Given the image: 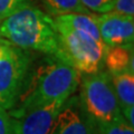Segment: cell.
Wrapping results in <instances>:
<instances>
[{
  "label": "cell",
  "instance_id": "1",
  "mask_svg": "<svg viewBox=\"0 0 134 134\" xmlns=\"http://www.w3.org/2000/svg\"><path fill=\"white\" fill-rule=\"evenodd\" d=\"M82 73L72 65L48 57L37 67L29 70L24 90L10 116L17 119L34 108L56 100H67L79 86Z\"/></svg>",
  "mask_w": 134,
  "mask_h": 134
},
{
  "label": "cell",
  "instance_id": "2",
  "mask_svg": "<svg viewBox=\"0 0 134 134\" xmlns=\"http://www.w3.org/2000/svg\"><path fill=\"white\" fill-rule=\"evenodd\" d=\"M0 38L19 48L35 50L69 64L60 45L54 18L31 5L0 21Z\"/></svg>",
  "mask_w": 134,
  "mask_h": 134
},
{
  "label": "cell",
  "instance_id": "3",
  "mask_svg": "<svg viewBox=\"0 0 134 134\" xmlns=\"http://www.w3.org/2000/svg\"><path fill=\"white\" fill-rule=\"evenodd\" d=\"M79 86V104L94 129L98 131L122 116L108 72L102 69L92 74H82Z\"/></svg>",
  "mask_w": 134,
  "mask_h": 134
},
{
  "label": "cell",
  "instance_id": "4",
  "mask_svg": "<svg viewBox=\"0 0 134 134\" xmlns=\"http://www.w3.org/2000/svg\"><path fill=\"white\" fill-rule=\"evenodd\" d=\"M32 66V54L3 40L0 57V106L10 111L24 90Z\"/></svg>",
  "mask_w": 134,
  "mask_h": 134
},
{
  "label": "cell",
  "instance_id": "5",
  "mask_svg": "<svg viewBox=\"0 0 134 134\" xmlns=\"http://www.w3.org/2000/svg\"><path fill=\"white\" fill-rule=\"evenodd\" d=\"M63 50L69 64L82 74H92L103 69L107 47L102 46L88 35L70 28L54 18Z\"/></svg>",
  "mask_w": 134,
  "mask_h": 134
},
{
  "label": "cell",
  "instance_id": "6",
  "mask_svg": "<svg viewBox=\"0 0 134 134\" xmlns=\"http://www.w3.org/2000/svg\"><path fill=\"white\" fill-rule=\"evenodd\" d=\"M93 17L97 25L102 40L107 47H114V46L133 47V16L111 10L103 14H93Z\"/></svg>",
  "mask_w": 134,
  "mask_h": 134
},
{
  "label": "cell",
  "instance_id": "7",
  "mask_svg": "<svg viewBox=\"0 0 134 134\" xmlns=\"http://www.w3.org/2000/svg\"><path fill=\"white\" fill-rule=\"evenodd\" d=\"M94 126L79 104L78 96H70L64 103L48 134H93Z\"/></svg>",
  "mask_w": 134,
  "mask_h": 134
},
{
  "label": "cell",
  "instance_id": "8",
  "mask_svg": "<svg viewBox=\"0 0 134 134\" xmlns=\"http://www.w3.org/2000/svg\"><path fill=\"white\" fill-rule=\"evenodd\" d=\"M66 100H56L34 108L25 115L12 119L11 134H48L52 124Z\"/></svg>",
  "mask_w": 134,
  "mask_h": 134
},
{
  "label": "cell",
  "instance_id": "9",
  "mask_svg": "<svg viewBox=\"0 0 134 134\" xmlns=\"http://www.w3.org/2000/svg\"><path fill=\"white\" fill-rule=\"evenodd\" d=\"M110 75L121 112L123 113L134 107V72L124 70Z\"/></svg>",
  "mask_w": 134,
  "mask_h": 134
},
{
  "label": "cell",
  "instance_id": "10",
  "mask_svg": "<svg viewBox=\"0 0 134 134\" xmlns=\"http://www.w3.org/2000/svg\"><path fill=\"white\" fill-rule=\"evenodd\" d=\"M93 14L94 12H92V14H76V12H73V14H65V15L56 16L54 18L58 20V21L68 25L70 28L75 29V30L88 35L99 45L106 46L99 35L97 25H96L94 20Z\"/></svg>",
  "mask_w": 134,
  "mask_h": 134
},
{
  "label": "cell",
  "instance_id": "11",
  "mask_svg": "<svg viewBox=\"0 0 134 134\" xmlns=\"http://www.w3.org/2000/svg\"><path fill=\"white\" fill-rule=\"evenodd\" d=\"M104 65H106L110 74L133 70V47H107L104 57Z\"/></svg>",
  "mask_w": 134,
  "mask_h": 134
},
{
  "label": "cell",
  "instance_id": "12",
  "mask_svg": "<svg viewBox=\"0 0 134 134\" xmlns=\"http://www.w3.org/2000/svg\"><path fill=\"white\" fill-rule=\"evenodd\" d=\"M45 8L53 17L65 14H92L81 0H41Z\"/></svg>",
  "mask_w": 134,
  "mask_h": 134
},
{
  "label": "cell",
  "instance_id": "13",
  "mask_svg": "<svg viewBox=\"0 0 134 134\" xmlns=\"http://www.w3.org/2000/svg\"><path fill=\"white\" fill-rule=\"evenodd\" d=\"M99 134H134V126L130 125L123 115L98 130Z\"/></svg>",
  "mask_w": 134,
  "mask_h": 134
},
{
  "label": "cell",
  "instance_id": "14",
  "mask_svg": "<svg viewBox=\"0 0 134 134\" xmlns=\"http://www.w3.org/2000/svg\"><path fill=\"white\" fill-rule=\"evenodd\" d=\"M32 0H0V21L19 9L31 5Z\"/></svg>",
  "mask_w": 134,
  "mask_h": 134
},
{
  "label": "cell",
  "instance_id": "15",
  "mask_svg": "<svg viewBox=\"0 0 134 134\" xmlns=\"http://www.w3.org/2000/svg\"><path fill=\"white\" fill-rule=\"evenodd\" d=\"M91 12L95 14H103L113 10L115 0H81Z\"/></svg>",
  "mask_w": 134,
  "mask_h": 134
},
{
  "label": "cell",
  "instance_id": "16",
  "mask_svg": "<svg viewBox=\"0 0 134 134\" xmlns=\"http://www.w3.org/2000/svg\"><path fill=\"white\" fill-rule=\"evenodd\" d=\"M12 119L9 112L0 106V134H11Z\"/></svg>",
  "mask_w": 134,
  "mask_h": 134
},
{
  "label": "cell",
  "instance_id": "17",
  "mask_svg": "<svg viewBox=\"0 0 134 134\" xmlns=\"http://www.w3.org/2000/svg\"><path fill=\"white\" fill-rule=\"evenodd\" d=\"M113 10L120 14L133 16L134 15V0H115Z\"/></svg>",
  "mask_w": 134,
  "mask_h": 134
},
{
  "label": "cell",
  "instance_id": "18",
  "mask_svg": "<svg viewBox=\"0 0 134 134\" xmlns=\"http://www.w3.org/2000/svg\"><path fill=\"white\" fill-rule=\"evenodd\" d=\"M2 50H3V39L0 38V57L2 55Z\"/></svg>",
  "mask_w": 134,
  "mask_h": 134
}]
</instances>
